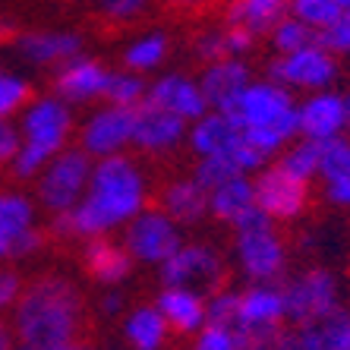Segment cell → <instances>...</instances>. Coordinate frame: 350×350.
<instances>
[{"instance_id": "5bb4252c", "label": "cell", "mask_w": 350, "mask_h": 350, "mask_svg": "<svg viewBox=\"0 0 350 350\" xmlns=\"http://www.w3.org/2000/svg\"><path fill=\"white\" fill-rule=\"evenodd\" d=\"M250 82H253V70L246 60L224 57L215 64H205L202 76H199V89H202L212 111H228Z\"/></svg>"}, {"instance_id": "277c9868", "label": "cell", "mask_w": 350, "mask_h": 350, "mask_svg": "<svg viewBox=\"0 0 350 350\" xmlns=\"http://www.w3.org/2000/svg\"><path fill=\"white\" fill-rule=\"evenodd\" d=\"M312 183H316V180H306V177H300V174L287 171L284 164L275 158V161H269L265 167H259L253 177L256 205H259L275 224H293V221H300L303 215L310 212L312 196H316Z\"/></svg>"}, {"instance_id": "f6af8a7d", "label": "cell", "mask_w": 350, "mask_h": 350, "mask_svg": "<svg viewBox=\"0 0 350 350\" xmlns=\"http://www.w3.org/2000/svg\"><path fill=\"white\" fill-rule=\"evenodd\" d=\"M16 152H19V139H16V133H13V126H10V123L0 120V161L13 158Z\"/></svg>"}, {"instance_id": "4dcf8cb0", "label": "cell", "mask_w": 350, "mask_h": 350, "mask_svg": "<svg viewBox=\"0 0 350 350\" xmlns=\"http://www.w3.org/2000/svg\"><path fill=\"white\" fill-rule=\"evenodd\" d=\"M269 41H271V48H275V54H291V51H300L306 44H312V41H319V32L287 13L284 19L275 23V29L269 32Z\"/></svg>"}, {"instance_id": "44dd1931", "label": "cell", "mask_w": 350, "mask_h": 350, "mask_svg": "<svg viewBox=\"0 0 350 350\" xmlns=\"http://www.w3.org/2000/svg\"><path fill=\"white\" fill-rule=\"evenodd\" d=\"M66 130H70L66 107L57 105V101H41L32 114L25 117V136H29L25 146H32V148H38V152H44V155H51L66 139Z\"/></svg>"}, {"instance_id": "ac0fdd59", "label": "cell", "mask_w": 350, "mask_h": 350, "mask_svg": "<svg viewBox=\"0 0 350 350\" xmlns=\"http://www.w3.org/2000/svg\"><path fill=\"white\" fill-rule=\"evenodd\" d=\"M158 310L177 334H196L208 322V300L189 287H164L158 297Z\"/></svg>"}, {"instance_id": "836d02e7", "label": "cell", "mask_w": 350, "mask_h": 350, "mask_svg": "<svg viewBox=\"0 0 350 350\" xmlns=\"http://www.w3.org/2000/svg\"><path fill=\"white\" fill-rule=\"evenodd\" d=\"M237 174H243L240 167H237V161L230 155H208V158H199L193 167V177L202 183L205 189H215L218 183H224V180L237 177Z\"/></svg>"}, {"instance_id": "ffe728a7", "label": "cell", "mask_w": 350, "mask_h": 350, "mask_svg": "<svg viewBox=\"0 0 350 350\" xmlns=\"http://www.w3.org/2000/svg\"><path fill=\"white\" fill-rule=\"evenodd\" d=\"M133 117L136 107H111L101 111L85 130V148L95 155H111L123 142H133Z\"/></svg>"}, {"instance_id": "6da1fadb", "label": "cell", "mask_w": 350, "mask_h": 350, "mask_svg": "<svg viewBox=\"0 0 350 350\" xmlns=\"http://www.w3.org/2000/svg\"><path fill=\"white\" fill-rule=\"evenodd\" d=\"M85 303L66 278L44 275L23 287L16 303V332L29 347H57L79 341Z\"/></svg>"}, {"instance_id": "9a60e30c", "label": "cell", "mask_w": 350, "mask_h": 350, "mask_svg": "<svg viewBox=\"0 0 350 350\" xmlns=\"http://www.w3.org/2000/svg\"><path fill=\"white\" fill-rule=\"evenodd\" d=\"M243 142V130L240 123L234 120L230 114L224 111H205L196 126L189 130V146L199 158H208V155H234L237 148Z\"/></svg>"}, {"instance_id": "7bdbcfd3", "label": "cell", "mask_w": 350, "mask_h": 350, "mask_svg": "<svg viewBox=\"0 0 350 350\" xmlns=\"http://www.w3.org/2000/svg\"><path fill=\"white\" fill-rule=\"evenodd\" d=\"M164 10H171L177 16H202L218 3V0H161Z\"/></svg>"}, {"instance_id": "d6a6232c", "label": "cell", "mask_w": 350, "mask_h": 350, "mask_svg": "<svg viewBox=\"0 0 350 350\" xmlns=\"http://www.w3.org/2000/svg\"><path fill=\"white\" fill-rule=\"evenodd\" d=\"M167 51H171L167 35H161V32L146 35V38L136 41V44L126 51V66H130V70H152V66H158L167 57Z\"/></svg>"}, {"instance_id": "9c48e42d", "label": "cell", "mask_w": 350, "mask_h": 350, "mask_svg": "<svg viewBox=\"0 0 350 350\" xmlns=\"http://www.w3.org/2000/svg\"><path fill=\"white\" fill-rule=\"evenodd\" d=\"M297 117H300V136L328 142L347 133V105L344 92L319 89L297 101Z\"/></svg>"}, {"instance_id": "7402d4cb", "label": "cell", "mask_w": 350, "mask_h": 350, "mask_svg": "<svg viewBox=\"0 0 350 350\" xmlns=\"http://www.w3.org/2000/svg\"><path fill=\"white\" fill-rule=\"evenodd\" d=\"M303 350H350V310L347 303L338 306L334 312L306 322L297 328Z\"/></svg>"}, {"instance_id": "484cf974", "label": "cell", "mask_w": 350, "mask_h": 350, "mask_svg": "<svg viewBox=\"0 0 350 350\" xmlns=\"http://www.w3.org/2000/svg\"><path fill=\"white\" fill-rule=\"evenodd\" d=\"M107 73L92 60H79V64L66 66L64 73L57 76V89L64 98H73V101H82V98L101 95L105 92Z\"/></svg>"}, {"instance_id": "7dc6e473", "label": "cell", "mask_w": 350, "mask_h": 350, "mask_svg": "<svg viewBox=\"0 0 350 350\" xmlns=\"http://www.w3.org/2000/svg\"><path fill=\"white\" fill-rule=\"evenodd\" d=\"M19 350H89V344H82V341H70V344H57V347H29V344H23Z\"/></svg>"}, {"instance_id": "8d00e7d4", "label": "cell", "mask_w": 350, "mask_h": 350, "mask_svg": "<svg viewBox=\"0 0 350 350\" xmlns=\"http://www.w3.org/2000/svg\"><path fill=\"white\" fill-rule=\"evenodd\" d=\"M243 350H303L300 338H297V328H269V332H256L250 334V341H246Z\"/></svg>"}, {"instance_id": "74e56055", "label": "cell", "mask_w": 350, "mask_h": 350, "mask_svg": "<svg viewBox=\"0 0 350 350\" xmlns=\"http://www.w3.org/2000/svg\"><path fill=\"white\" fill-rule=\"evenodd\" d=\"M196 57L202 64H215V60L230 57V44H228V32L224 29H212V32H202L193 44Z\"/></svg>"}, {"instance_id": "ab89813d", "label": "cell", "mask_w": 350, "mask_h": 350, "mask_svg": "<svg viewBox=\"0 0 350 350\" xmlns=\"http://www.w3.org/2000/svg\"><path fill=\"white\" fill-rule=\"evenodd\" d=\"M319 41H322L328 51H334L338 57H350V10H344L341 19H338L332 29L319 32Z\"/></svg>"}, {"instance_id": "ee69618b", "label": "cell", "mask_w": 350, "mask_h": 350, "mask_svg": "<svg viewBox=\"0 0 350 350\" xmlns=\"http://www.w3.org/2000/svg\"><path fill=\"white\" fill-rule=\"evenodd\" d=\"M38 246H41V234L29 228V230H23L19 237L10 240V256H29L32 250H38Z\"/></svg>"}, {"instance_id": "c3c4849f", "label": "cell", "mask_w": 350, "mask_h": 350, "mask_svg": "<svg viewBox=\"0 0 350 350\" xmlns=\"http://www.w3.org/2000/svg\"><path fill=\"white\" fill-rule=\"evenodd\" d=\"M13 347V338H10V328H7V322L0 319V350H10Z\"/></svg>"}, {"instance_id": "e575fe53", "label": "cell", "mask_w": 350, "mask_h": 350, "mask_svg": "<svg viewBox=\"0 0 350 350\" xmlns=\"http://www.w3.org/2000/svg\"><path fill=\"white\" fill-rule=\"evenodd\" d=\"M29 221H32V208L25 199L19 196H0V234L13 240L23 230H29Z\"/></svg>"}, {"instance_id": "d590c367", "label": "cell", "mask_w": 350, "mask_h": 350, "mask_svg": "<svg viewBox=\"0 0 350 350\" xmlns=\"http://www.w3.org/2000/svg\"><path fill=\"white\" fill-rule=\"evenodd\" d=\"M101 95L120 107H136L139 101L146 98V85H142V79H136V76H107Z\"/></svg>"}, {"instance_id": "f907efd6", "label": "cell", "mask_w": 350, "mask_h": 350, "mask_svg": "<svg viewBox=\"0 0 350 350\" xmlns=\"http://www.w3.org/2000/svg\"><path fill=\"white\" fill-rule=\"evenodd\" d=\"M0 256H10V240L0 234Z\"/></svg>"}, {"instance_id": "bcb514c9", "label": "cell", "mask_w": 350, "mask_h": 350, "mask_svg": "<svg viewBox=\"0 0 350 350\" xmlns=\"http://www.w3.org/2000/svg\"><path fill=\"white\" fill-rule=\"evenodd\" d=\"M16 297H19V278L13 271H0V306H7Z\"/></svg>"}, {"instance_id": "60d3db41", "label": "cell", "mask_w": 350, "mask_h": 350, "mask_svg": "<svg viewBox=\"0 0 350 350\" xmlns=\"http://www.w3.org/2000/svg\"><path fill=\"white\" fill-rule=\"evenodd\" d=\"M29 95H32V89L25 82L13 79V76H0V117L16 111L23 101H29Z\"/></svg>"}, {"instance_id": "f35d334b", "label": "cell", "mask_w": 350, "mask_h": 350, "mask_svg": "<svg viewBox=\"0 0 350 350\" xmlns=\"http://www.w3.org/2000/svg\"><path fill=\"white\" fill-rule=\"evenodd\" d=\"M193 350H243V341L234 332H228V328L205 325L199 332V338H196Z\"/></svg>"}, {"instance_id": "1f68e13d", "label": "cell", "mask_w": 350, "mask_h": 350, "mask_svg": "<svg viewBox=\"0 0 350 350\" xmlns=\"http://www.w3.org/2000/svg\"><path fill=\"white\" fill-rule=\"evenodd\" d=\"M344 7L338 0H291V16H297L300 23H306L316 32L332 29L341 19Z\"/></svg>"}, {"instance_id": "3957f363", "label": "cell", "mask_w": 350, "mask_h": 350, "mask_svg": "<svg viewBox=\"0 0 350 350\" xmlns=\"http://www.w3.org/2000/svg\"><path fill=\"white\" fill-rule=\"evenodd\" d=\"M281 293H284L287 325L293 328L316 322V319L334 312L338 306H344L341 278L328 265H306V269L287 275L281 281Z\"/></svg>"}, {"instance_id": "7a4b0ae2", "label": "cell", "mask_w": 350, "mask_h": 350, "mask_svg": "<svg viewBox=\"0 0 350 350\" xmlns=\"http://www.w3.org/2000/svg\"><path fill=\"white\" fill-rule=\"evenodd\" d=\"M224 114L240 123L246 142L259 148L269 161H275L300 136L297 98L275 79H253Z\"/></svg>"}, {"instance_id": "4316f807", "label": "cell", "mask_w": 350, "mask_h": 350, "mask_svg": "<svg viewBox=\"0 0 350 350\" xmlns=\"http://www.w3.org/2000/svg\"><path fill=\"white\" fill-rule=\"evenodd\" d=\"M167 319L161 316V310H152V306H146V310H139L130 316V322H126V338H130L133 344H136V350H158L164 344V338H167Z\"/></svg>"}, {"instance_id": "f5cc1de1", "label": "cell", "mask_w": 350, "mask_h": 350, "mask_svg": "<svg viewBox=\"0 0 350 350\" xmlns=\"http://www.w3.org/2000/svg\"><path fill=\"white\" fill-rule=\"evenodd\" d=\"M338 3H341V7H344V10H350V0H338Z\"/></svg>"}, {"instance_id": "d6986e66", "label": "cell", "mask_w": 350, "mask_h": 350, "mask_svg": "<svg viewBox=\"0 0 350 350\" xmlns=\"http://www.w3.org/2000/svg\"><path fill=\"white\" fill-rule=\"evenodd\" d=\"M148 101L167 107V111L180 114L183 120H199V117L208 111V101H205L199 82L187 79V76H180V73L158 79L155 85L148 89Z\"/></svg>"}, {"instance_id": "603a6c76", "label": "cell", "mask_w": 350, "mask_h": 350, "mask_svg": "<svg viewBox=\"0 0 350 350\" xmlns=\"http://www.w3.org/2000/svg\"><path fill=\"white\" fill-rule=\"evenodd\" d=\"M291 13V0H230L224 19L230 25H243L253 35H269L278 19Z\"/></svg>"}, {"instance_id": "f1b7e54d", "label": "cell", "mask_w": 350, "mask_h": 350, "mask_svg": "<svg viewBox=\"0 0 350 350\" xmlns=\"http://www.w3.org/2000/svg\"><path fill=\"white\" fill-rule=\"evenodd\" d=\"M23 51L38 64H51V60H70L79 51V38L76 35H25Z\"/></svg>"}, {"instance_id": "8992f818", "label": "cell", "mask_w": 350, "mask_h": 350, "mask_svg": "<svg viewBox=\"0 0 350 350\" xmlns=\"http://www.w3.org/2000/svg\"><path fill=\"white\" fill-rule=\"evenodd\" d=\"M338 76H341L338 54L328 51L322 41H312V44L291 51V54H278L269 64V79L281 82L291 92H303V95L319 89H332Z\"/></svg>"}, {"instance_id": "52a82bcc", "label": "cell", "mask_w": 350, "mask_h": 350, "mask_svg": "<svg viewBox=\"0 0 350 350\" xmlns=\"http://www.w3.org/2000/svg\"><path fill=\"white\" fill-rule=\"evenodd\" d=\"M89 196L114 218V224L123 218H133L146 205L142 177H139V171L126 158H105V161L98 164Z\"/></svg>"}, {"instance_id": "b9f144b4", "label": "cell", "mask_w": 350, "mask_h": 350, "mask_svg": "<svg viewBox=\"0 0 350 350\" xmlns=\"http://www.w3.org/2000/svg\"><path fill=\"white\" fill-rule=\"evenodd\" d=\"M101 7H105V13L111 19H120V23H126V19H136L139 13H146L148 0H105Z\"/></svg>"}, {"instance_id": "2e32d148", "label": "cell", "mask_w": 350, "mask_h": 350, "mask_svg": "<svg viewBox=\"0 0 350 350\" xmlns=\"http://www.w3.org/2000/svg\"><path fill=\"white\" fill-rule=\"evenodd\" d=\"M240 312H243V322H246V341L256 332L287 325L281 284H250L246 291H240Z\"/></svg>"}, {"instance_id": "e0dca14e", "label": "cell", "mask_w": 350, "mask_h": 350, "mask_svg": "<svg viewBox=\"0 0 350 350\" xmlns=\"http://www.w3.org/2000/svg\"><path fill=\"white\" fill-rule=\"evenodd\" d=\"M155 208H161L177 224H196L208 215V189L196 177H174L161 187Z\"/></svg>"}, {"instance_id": "ba28073f", "label": "cell", "mask_w": 350, "mask_h": 350, "mask_svg": "<svg viewBox=\"0 0 350 350\" xmlns=\"http://www.w3.org/2000/svg\"><path fill=\"white\" fill-rule=\"evenodd\" d=\"M161 281L167 287H189L196 293H208L224 287L228 281V265L205 243H187L180 246L171 259L161 262Z\"/></svg>"}, {"instance_id": "83f0119b", "label": "cell", "mask_w": 350, "mask_h": 350, "mask_svg": "<svg viewBox=\"0 0 350 350\" xmlns=\"http://www.w3.org/2000/svg\"><path fill=\"white\" fill-rule=\"evenodd\" d=\"M205 325L228 328L246 347V322H243V312H240V291H228V287L215 291L208 297V322Z\"/></svg>"}, {"instance_id": "4fadbf2b", "label": "cell", "mask_w": 350, "mask_h": 350, "mask_svg": "<svg viewBox=\"0 0 350 350\" xmlns=\"http://www.w3.org/2000/svg\"><path fill=\"white\" fill-rule=\"evenodd\" d=\"M319 193L328 205L350 212V136L322 142V161H319Z\"/></svg>"}, {"instance_id": "5b68a950", "label": "cell", "mask_w": 350, "mask_h": 350, "mask_svg": "<svg viewBox=\"0 0 350 350\" xmlns=\"http://www.w3.org/2000/svg\"><path fill=\"white\" fill-rule=\"evenodd\" d=\"M234 253L250 284H281L287 278L291 250L275 221L256 230H240L234 240Z\"/></svg>"}, {"instance_id": "d4e9b609", "label": "cell", "mask_w": 350, "mask_h": 350, "mask_svg": "<svg viewBox=\"0 0 350 350\" xmlns=\"http://www.w3.org/2000/svg\"><path fill=\"white\" fill-rule=\"evenodd\" d=\"M130 250H120V246L107 243L101 237H95L89 246H85V269L95 281H107V284H114V281H123V278L130 275Z\"/></svg>"}, {"instance_id": "cb8c5ba5", "label": "cell", "mask_w": 350, "mask_h": 350, "mask_svg": "<svg viewBox=\"0 0 350 350\" xmlns=\"http://www.w3.org/2000/svg\"><path fill=\"white\" fill-rule=\"evenodd\" d=\"M256 202V187L250 174H237V177L218 183L215 189H208V215L215 221L234 224V218L240 212H246Z\"/></svg>"}, {"instance_id": "8fae6325", "label": "cell", "mask_w": 350, "mask_h": 350, "mask_svg": "<svg viewBox=\"0 0 350 350\" xmlns=\"http://www.w3.org/2000/svg\"><path fill=\"white\" fill-rule=\"evenodd\" d=\"M187 120L155 101H139L136 117H133V142L146 152H167L183 139Z\"/></svg>"}, {"instance_id": "f546056e", "label": "cell", "mask_w": 350, "mask_h": 350, "mask_svg": "<svg viewBox=\"0 0 350 350\" xmlns=\"http://www.w3.org/2000/svg\"><path fill=\"white\" fill-rule=\"evenodd\" d=\"M278 161L284 164L287 171L300 174V177H306V180H316L319 177V161H322V142L306 139V136H297L291 146L278 155Z\"/></svg>"}, {"instance_id": "db71d44e", "label": "cell", "mask_w": 350, "mask_h": 350, "mask_svg": "<svg viewBox=\"0 0 350 350\" xmlns=\"http://www.w3.org/2000/svg\"><path fill=\"white\" fill-rule=\"evenodd\" d=\"M347 310H350V297H347Z\"/></svg>"}, {"instance_id": "7c38bea8", "label": "cell", "mask_w": 350, "mask_h": 350, "mask_svg": "<svg viewBox=\"0 0 350 350\" xmlns=\"http://www.w3.org/2000/svg\"><path fill=\"white\" fill-rule=\"evenodd\" d=\"M85 180H89V158L82 152H66L64 158L51 164L44 180H41V202L54 208V212L73 208L76 196L85 187Z\"/></svg>"}, {"instance_id": "681fc988", "label": "cell", "mask_w": 350, "mask_h": 350, "mask_svg": "<svg viewBox=\"0 0 350 350\" xmlns=\"http://www.w3.org/2000/svg\"><path fill=\"white\" fill-rule=\"evenodd\" d=\"M13 38H16V29L10 23H0V44H3V41H13Z\"/></svg>"}, {"instance_id": "816d5d0a", "label": "cell", "mask_w": 350, "mask_h": 350, "mask_svg": "<svg viewBox=\"0 0 350 350\" xmlns=\"http://www.w3.org/2000/svg\"><path fill=\"white\" fill-rule=\"evenodd\" d=\"M344 105H347V133H350V89L344 92Z\"/></svg>"}, {"instance_id": "30bf717a", "label": "cell", "mask_w": 350, "mask_h": 350, "mask_svg": "<svg viewBox=\"0 0 350 350\" xmlns=\"http://www.w3.org/2000/svg\"><path fill=\"white\" fill-rule=\"evenodd\" d=\"M180 246L183 243H180L177 221L167 218L161 208L139 215L130 224V230H126V250L142 262H158L161 265L164 259H171L177 253Z\"/></svg>"}]
</instances>
